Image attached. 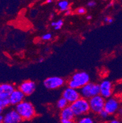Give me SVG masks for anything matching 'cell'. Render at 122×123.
Segmentation results:
<instances>
[{
  "mask_svg": "<svg viewBox=\"0 0 122 123\" xmlns=\"http://www.w3.org/2000/svg\"><path fill=\"white\" fill-rule=\"evenodd\" d=\"M15 110L18 111L23 121H31L36 116L35 109L30 102L23 100L17 104Z\"/></svg>",
  "mask_w": 122,
  "mask_h": 123,
  "instance_id": "6da1fadb",
  "label": "cell"
},
{
  "mask_svg": "<svg viewBox=\"0 0 122 123\" xmlns=\"http://www.w3.org/2000/svg\"><path fill=\"white\" fill-rule=\"evenodd\" d=\"M90 80V75L87 72L79 71L74 74L67 81V86L75 89H80Z\"/></svg>",
  "mask_w": 122,
  "mask_h": 123,
  "instance_id": "7a4b0ae2",
  "label": "cell"
},
{
  "mask_svg": "<svg viewBox=\"0 0 122 123\" xmlns=\"http://www.w3.org/2000/svg\"><path fill=\"white\" fill-rule=\"evenodd\" d=\"M76 118H79L87 115L90 111L89 100L82 97L70 105Z\"/></svg>",
  "mask_w": 122,
  "mask_h": 123,
  "instance_id": "3957f363",
  "label": "cell"
},
{
  "mask_svg": "<svg viewBox=\"0 0 122 123\" xmlns=\"http://www.w3.org/2000/svg\"><path fill=\"white\" fill-rule=\"evenodd\" d=\"M79 92L81 97L89 100L93 96L99 94L100 93L99 84L89 81L79 89Z\"/></svg>",
  "mask_w": 122,
  "mask_h": 123,
  "instance_id": "277c9868",
  "label": "cell"
},
{
  "mask_svg": "<svg viewBox=\"0 0 122 123\" xmlns=\"http://www.w3.org/2000/svg\"><path fill=\"white\" fill-rule=\"evenodd\" d=\"M122 106L120 97L114 96L106 99L104 110L110 115L117 114V111Z\"/></svg>",
  "mask_w": 122,
  "mask_h": 123,
  "instance_id": "5b68a950",
  "label": "cell"
},
{
  "mask_svg": "<svg viewBox=\"0 0 122 123\" xmlns=\"http://www.w3.org/2000/svg\"><path fill=\"white\" fill-rule=\"evenodd\" d=\"M106 99L100 94L95 96L89 99L90 111L94 114H99L103 110Z\"/></svg>",
  "mask_w": 122,
  "mask_h": 123,
  "instance_id": "8992f818",
  "label": "cell"
},
{
  "mask_svg": "<svg viewBox=\"0 0 122 123\" xmlns=\"http://www.w3.org/2000/svg\"><path fill=\"white\" fill-rule=\"evenodd\" d=\"M65 80L60 77H50L46 79L43 81V85L48 89H56L63 86Z\"/></svg>",
  "mask_w": 122,
  "mask_h": 123,
  "instance_id": "52a82bcc",
  "label": "cell"
},
{
  "mask_svg": "<svg viewBox=\"0 0 122 123\" xmlns=\"http://www.w3.org/2000/svg\"><path fill=\"white\" fill-rule=\"evenodd\" d=\"M62 96L69 102L70 104L75 102L81 97L80 92L78 90V89H75L69 86L67 87L63 91Z\"/></svg>",
  "mask_w": 122,
  "mask_h": 123,
  "instance_id": "ba28073f",
  "label": "cell"
},
{
  "mask_svg": "<svg viewBox=\"0 0 122 123\" xmlns=\"http://www.w3.org/2000/svg\"><path fill=\"white\" fill-rule=\"evenodd\" d=\"M99 88H100L99 94L102 96L104 98L107 99L112 96L114 85L110 80H103L99 84Z\"/></svg>",
  "mask_w": 122,
  "mask_h": 123,
  "instance_id": "9c48e42d",
  "label": "cell"
},
{
  "mask_svg": "<svg viewBox=\"0 0 122 123\" xmlns=\"http://www.w3.org/2000/svg\"><path fill=\"white\" fill-rule=\"evenodd\" d=\"M18 88L25 96H29L35 91L36 89V84L32 80H26L20 84Z\"/></svg>",
  "mask_w": 122,
  "mask_h": 123,
  "instance_id": "30bf717a",
  "label": "cell"
},
{
  "mask_svg": "<svg viewBox=\"0 0 122 123\" xmlns=\"http://www.w3.org/2000/svg\"><path fill=\"white\" fill-rule=\"evenodd\" d=\"M23 119L16 110H13L7 113L4 116L3 123H18L23 121Z\"/></svg>",
  "mask_w": 122,
  "mask_h": 123,
  "instance_id": "8fae6325",
  "label": "cell"
},
{
  "mask_svg": "<svg viewBox=\"0 0 122 123\" xmlns=\"http://www.w3.org/2000/svg\"><path fill=\"white\" fill-rule=\"evenodd\" d=\"M25 95L20 89H15L9 96L11 104L15 105L23 101L25 98Z\"/></svg>",
  "mask_w": 122,
  "mask_h": 123,
  "instance_id": "7c38bea8",
  "label": "cell"
},
{
  "mask_svg": "<svg viewBox=\"0 0 122 123\" xmlns=\"http://www.w3.org/2000/svg\"><path fill=\"white\" fill-rule=\"evenodd\" d=\"M59 116L60 120H69L71 121L73 123L75 121V120L76 119V116L70 105L67 106L65 108L60 110Z\"/></svg>",
  "mask_w": 122,
  "mask_h": 123,
  "instance_id": "4fadbf2b",
  "label": "cell"
},
{
  "mask_svg": "<svg viewBox=\"0 0 122 123\" xmlns=\"http://www.w3.org/2000/svg\"><path fill=\"white\" fill-rule=\"evenodd\" d=\"M14 89H15V88L11 84H1L0 85V95L9 96Z\"/></svg>",
  "mask_w": 122,
  "mask_h": 123,
  "instance_id": "5bb4252c",
  "label": "cell"
},
{
  "mask_svg": "<svg viewBox=\"0 0 122 123\" xmlns=\"http://www.w3.org/2000/svg\"><path fill=\"white\" fill-rule=\"evenodd\" d=\"M58 6L61 12H65L70 9V3L67 0H60L58 2Z\"/></svg>",
  "mask_w": 122,
  "mask_h": 123,
  "instance_id": "9a60e30c",
  "label": "cell"
},
{
  "mask_svg": "<svg viewBox=\"0 0 122 123\" xmlns=\"http://www.w3.org/2000/svg\"><path fill=\"white\" fill-rule=\"evenodd\" d=\"M11 104L9 96L0 95V106L3 108L8 107Z\"/></svg>",
  "mask_w": 122,
  "mask_h": 123,
  "instance_id": "2e32d148",
  "label": "cell"
},
{
  "mask_svg": "<svg viewBox=\"0 0 122 123\" xmlns=\"http://www.w3.org/2000/svg\"><path fill=\"white\" fill-rule=\"evenodd\" d=\"M69 102L65 99L64 97H61L59 100H58L57 102V104H56V106H57V108L59 110H62L63 108H65L67 107V106L69 105Z\"/></svg>",
  "mask_w": 122,
  "mask_h": 123,
  "instance_id": "e0dca14e",
  "label": "cell"
},
{
  "mask_svg": "<svg viewBox=\"0 0 122 123\" xmlns=\"http://www.w3.org/2000/svg\"><path fill=\"white\" fill-rule=\"evenodd\" d=\"M113 94L120 97L122 96V82H120L114 85L113 88Z\"/></svg>",
  "mask_w": 122,
  "mask_h": 123,
  "instance_id": "ac0fdd59",
  "label": "cell"
},
{
  "mask_svg": "<svg viewBox=\"0 0 122 123\" xmlns=\"http://www.w3.org/2000/svg\"><path fill=\"white\" fill-rule=\"evenodd\" d=\"M78 122L79 123H93L94 121L93 118L90 116L84 115V116H82L81 117H79Z\"/></svg>",
  "mask_w": 122,
  "mask_h": 123,
  "instance_id": "d6986e66",
  "label": "cell"
},
{
  "mask_svg": "<svg viewBox=\"0 0 122 123\" xmlns=\"http://www.w3.org/2000/svg\"><path fill=\"white\" fill-rule=\"evenodd\" d=\"M64 25V21L62 20H58L52 22L51 23V26L55 29L56 30H59L62 28V26Z\"/></svg>",
  "mask_w": 122,
  "mask_h": 123,
  "instance_id": "ffe728a7",
  "label": "cell"
},
{
  "mask_svg": "<svg viewBox=\"0 0 122 123\" xmlns=\"http://www.w3.org/2000/svg\"><path fill=\"white\" fill-rule=\"evenodd\" d=\"M98 115H99V118L101 119H103V120H106V119H107L109 117V116H110V115H109L107 111H105V110H102V111H101V112L98 114Z\"/></svg>",
  "mask_w": 122,
  "mask_h": 123,
  "instance_id": "44dd1931",
  "label": "cell"
},
{
  "mask_svg": "<svg viewBox=\"0 0 122 123\" xmlns=\"http://www.w3.org/2000/svg\"><path fill=\"white\" fill-rule=\"evenodd\" d=\"M51 38H52V35L50 33H46L42 36V39L45 41H50L51 39Z\"/></svg>",
  "mask_w": 122,
  "mask_h": 123,
  "instance_id": "7402d4cb",
  "label": "cell"
},
{
  "mask_svg": "<svg viewBox=\"0 0 122 123\" xmlns=\"http://www.w3.org/2000/svg\"><path fill=\"white\" fill-rule=\"evenodd\" d=\"M76 12L78 14H79V15H82V14H84L86 13V9L84 7H79L78 9H77Z\"/></svg>",
  "mask_w": 122,
  "mask_h": 123,
  "instance_id": "603a6c76",
  "label": "cell"
},
{
  "mask_svg": "<svg viewBox=\"0 0 122 123\" xmlns=\"http://www.w3.org/2000/svg\"><path fill=\"white\" fill-rule=\"evenodd\" d=\"M105 22L106 23H112L114 22V19L112 17H106L105 18Z\"/></svg>",
  "mask_w": 122,
  "mask_h": 123,
  "instance_id": "cb8c5ba5",
  "label": "cell"
},
{
  "mask_svg": "<svg viewBox=\"0 0 122 123\" xmlns=\"http://www.w3.org/2000/svg\"><path fill=\"white\" fill-rule=\"evenodd\" d=\"M96 3L94 1H90L89 3H87V6H89V7H93L94 6H95Z\"/></svg>",
  "mask_w": 122,
  "mask_h": 123,
  "instance_id": "d4e9b609",
  "label": "cell"
},
{
  "mask_svg": "<svg viewBox=\"0 0 122 123\" xmlns=\"http://www.w3.org/2000/svg\"><path fill=\"white\" fill-rule=\"evenodd\" d=\"M109 123H121V121L120 119H117V118H113L109 121Z\"/></svg>",
  "mask_w": 122,
  "mask_h": 123,
  "instance_id": "484cf974",
  "label": "cell"
},
{
  "mask_svg": "<svg viewBox=\"0 0 122 123\" xmlns=\"http://www.w3.org/2000/svg\"><path fill=\"white\" fill-rule=\"evenodd\" d=\"M117 115H118V117H121V118H122V105L120 107V108L118 109V111H117Z\"/></svg>",
  "mask_w": 122,
  "mask_h": 123,
  "instance_id": "4316f807",
  "label": "cell"
},
{
  "mask_svg": "<svg viewBox=\"0 0 122 123\" xmlns=\"http://www.w3.org/2000/svg\"><path fill=\"white\" fill-rule=\"evenodd\" d=\"M60 122L62 123H73L72 121L69 120H60Z\"/></svg>",
  "mask_w": 122,
  "mask_h": 123,
  "instance_id": "83f0119b",
  "label": "cell"
},
{
  "mask_svg": "<svg viewBox=\"0 0 122 123\" xmlns=\"http://www.w3.org/2000/svg\"><path fill=\"white\" fill-rule=\"evenodd\" d=\"M65 15H70V14H71V11L70 10V9L67 10V11H66L65 12Z\"/></svg>",
  "mask_w": 122,
  "mask_h": 123,
  "instance_id": "f1b7e54d",
  "label": "cell"
},
{
  "mask_svg": "<svg viewBox=\"0 0 122 123\" xmlns=\"http://www.w3.org/2000/svg\"><path fill=\"white\" fill-rule=\"evenodd\" d=\"M3 119H4V116H2L1 115H0V123L3 122Z\"/></svg>",
  "mask_w": 122,
  "mask_h": 123,
  "instance_id": "f546056e",
  "label": "cell"
},
{
  "mask_svg": "<svg viewBox=\"0 0 122 123\" xmlns=\"http://www.w3.org/2000/svg\"><path fill=\"white\" fill-rule=\"evenodd\" d=\"M86 18H87V20H90L92 19V16L91 15H88V16L86 17Z\"/></svg>",
  "mask_w": 122,
  "mask_h": 123,
  "instance_id": "4dcf8cb0",
  "label": "cell"
},
{
  "mask_svg": "<svg viewBox=\"0 0 122 123\" xmlns=\"http://www.w3.org/2000/svg\"><path fill=\"white\" fill-rule=\"evenodd\" d=\"M52 2V0H46V3H48V4H50V3H51Z\"/></svg>",
  "mask_w": 122,
  "mask_h": 123,
  "instance_id": "1f68e13d",
  "label": "cell"
},
{
  "mask_svg": "<svg viewBox=\"0 0 122 123\" xmlns=\"http://www.w3.org/2000/svg\"><path fill=\"white\" fill-rule=\"evenodd\" d=\"M43 61H44V58H41L40 60H39V62H43Z\"/></svg>",
  "mask_w": 122,
  "mask_h": 123,
  "instance_id": "d6a6232c",
  "label": "cell"
},
{
  "mask_svg": "<svg viewBox=\"0 0 122 123\" xmlns=\"http://www.w3.org/2000/svg\"><path fill=\"white\" fill-rule=\"evenodd\" d=\"M3 108L0 106V115L1 114L2 112H3Z\"/></svg>",
  "mask_w": 122,
  "mask_h": 123,
  "instance_id": "836d02e7",
  "label": "cell"
},
{
  "mask_svg": "<svg viewBox=\"0 0 122 123\" xmlns=\"http://www.w3.org/2000/svg\"><path fill=\"white\" fill-rule=\"evenodd\" d=\"M120 102H121V104H122V96H121L120 97Z\"/></svg>",
  "mask_w": 122,
  "mask_h": 123,
  "instance_id": "e575fe53",
  "label": "cell"
}]
</instances>
